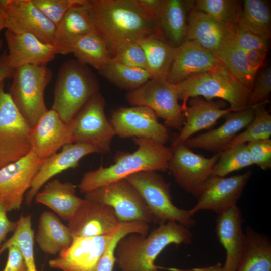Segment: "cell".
<instances>
[{
	"label": "cell",
	"mask_w": 271,
	"mask_h": 271,
	"mask_svg": "<svg viewBox=\"0 0 271 271\" xmlns=\"http://www.w3.org/2000/svg\"><path fill=\"white\" fill-rule=\"evenodd\" d=\"M193 9L224 24L236 25L242 5L240 1L235 0H198L195 1Z\"/></svg>",
	"instance_id": "f35d334b"
},
{
	"label": "cell",
	"mask_w": 271,
	"mask_h": 271,
	"mask_svg": "<svg viewBox=\"0 0 271 271\" xmlns=\"http://www.w3.org/2000/svg\"><path fill=\"white\" fill-rule=\"evenodd\" d=\"M186 3L181 0H163L157 18L162 34L174 47L185 40L188 21Z\"/></svg>",
	"instance_id": "4dcf8cb0"
},
{
	"label": "cell",
	"mask_w": 271,
	"mask_h": 271,
	"mask_svg": "<svg viewBox=\"0 0 271 271\" xmlns=\"http://www.w3.org/2000/svg\"><path fill=\"white\" fill-rule=\"evenodd\" d=\"M13 71L9 64L7 51H4L0 55V85L6 79L12 76Z\"/></svg>",
	"instance_id": "816d5d0a"
},
{
	"label": "cell",
	"mask_w": 271,
	"mask_h": 271,
	"mask_svg": "<svg viewBox=\"0 0 271 271\" xmlns=\"http://www.w3.org/2000/svg\"><path fill=\"white\" fill-rule=\"evenodd\" d=\"M80 0H32L34 5L56 26L66 12Z\"/></svg>",
	"instance_id": "7bdbcfd3"
},
{
	"label": "cell",
	"mask_w": 271,
	"mask_h": 271,
	"mask_svg": "<svg viewBox=\"0 0 271 271\" xmlns=\"http://www.w3.org/2000/svg\"><path fill=\"white\" fill-rule=\"evenodd\" d=\"M89 3L96 31L106 41L112 54L125 42H137L162 33L157 20L142 11L134 0H91Z\"/></svg>",
	"instance_id": "6da1fadb"
},
{
	"label": "cell",
	"mask_w": 271,
	"mask_h": 271,
	"mask_svg": "<svg viewBox=\"0 0 271 271\" xmlns=\"http://www.w3.org/2000/svg\"><path fill=\"white\" fill-rule=\"evenodd\" d=\"M254 106L247 107L226 115L224 123L218 127L191 137L184 143L190 149H199L219 153L253 120Z\"/></svg>",
	"instance_id": "cb8c5ba5"
},
{
	"label": "cell",
	"mask_w": 271,
	"mask_h": 271,
	"mask_svg": "<svg viewBox=\"0 0 271 271\" xmlns=\"http://www.w3.org/2000/svg\"><path fill=\"white\" fill-rule=\"evenodd\" d=\"M138 149L132 153H119L109 167L101 165L85 172L79 185L81 193H86L142 171L168 170L173 151L164 144L144 138H133Z\"/></svg>",
	"instance_id": "3957f363"
},
{
	"label": "cell",
	"mask_w": 271,
	"mask_h": 271,
	"mask_svg": "<svg viewBox=\"0 0 271 271\" xmlns=\"http://www.w3.org/2000/svg\"><path fill=\"white\" fill-rule=\"evenodd\" d=\"M76 189L72 183L56 179L47 182L34 199L36 203L45 205L63 220L69 221L83 201L76 195Z\"/></svg>",
	"instance_id": "83f0119b"
},
{
	"label": "cell",
	"mask_w": 271,
	"mask_h": 271,
	"mask_svg": "<svg viewBox=\"0 0 271 271\" xmlns=\"http://www.w3.org/2000/svg\"><path fill=\"white\" fill-rule=\"evenodd\" d=\"M115 229L101 236L74 237L67 249L59 254L58 257L49 260V266L61 271H96L99 260Z\"/></svg>",
	"instance_id": "ac0fdd59"
},
{
	"label": "cell",
	"mask_w": 271,
	"mask_h": 271,
	"mask_svg": "<svg viewBox=\"0 0 271 271\" xmlns=\"http://www.w3.org/2000/svg\"><path fill=\"white\" fill-rule=\"evenodd\" d=\"M126 99L132 106L150 108L168 127L180 130L183 125L184 116L178 102L176 85L166 78H152L140 87L129 91Z\"/></svg>",
	"instance_id": "ba28073f"
},
{
	"label": "cell",
	"mask_w": 271,
	"mask_h": 271,
	"mask_svg": "<svg viewBox=\"0 0 271 271\" xmlns=\"http://www.w3.org/2000/svg\"><path fill=\"white\" fill-rule=\"evenodd\" d=\"M178 99L182 101V111L188 99L203 97L211 100L217 98L228 102L234 111L248 106L251 92L239 82L225 65L221 64L208 71L193 75L176 85Z\"/></svg>",
	"instance_id": "277c9868"
},
{
	"label": "cell",
	"mask_w": 271,
	"mask_h": 271,
	"mask_svg": "<svg viewBox=\"0 0 271 271\" xmlns=\"http://www.w3.org/2000/svg\"><path fill=\"white\" fill-rule=\"evenodd\" d=\"M252 172L230 177L211 175L204 184L196 204L188 210L193 216L200 211H212L218 214L237 205Z\"/></svg>",
	"instance_id": "4fadbf2b"
},
{
	"label": "cell",
	"mask_w": 271,
	"mask_h": 271,
	"mask_svg": "<svg viewBox=\"0 0 271 271\" xmlns=\"http://www.w3.org/2000/svg\"><path fill=\"white\" fill-rule=\"evenodd\" d=\"M137 42L144 51L147 70L152 77L166 78L176 47L172 45L162 33L147 36Z\"/></svg>",
	"instance_id": "f546056e"
},
{
	"label": "cell",
	"mask_w": 271,
	"mask_h": 271,
	"mask_svg": "<svg viewBox=\"0 0 271 271\" xmlns=\"http://www.w3.org/2000/svg\"><path fill=\"white\" fill-rule=\"evenodd\" d=\"M265 103L253 106L255 114L253 120L245 128V130L239 133L225 149L236 145L270 138L271 115L264 106Z\"/></svg>",
	"instance_id": "74e56055"
},
{
	"label": "cell",
	"mask_w": 271,
	"mask_h": 271,
	"mask_svg": "<svg viewBox=\"0 0 271 271\" xmlns=\"http://www.w3.org/2000/svg\"><path fill=\"white\" fill-rule=\"evenodd\" d=\"M96 31L89 1L80 0L65 14L56 26L53 45L57 54L67 55L79 38Z\"/></svg>",
	"instance_id": "484cf974"
},
{
	"label": "cell",
	"mask_w": 271,
	"mask_h": 271,
	"mask_svg": "<svg viewBox=\"0 0 271 271\" xmlns=\"http://www.w3.org/2000/svg\"><path fill=\"white\" fill-rule=\"evenodd\" d=\"M13 235L2 244L0 255L12 245L18 247L24 259L27 271H38L34 258V235L30 216L22 215Z\"/></svg>",
	"instance_id": "8d00e7d4"
},
{
	"label": "cell",
	"mask_w": 271,
	"mask_h": 271,
	"mask_svg": "<svg viewBox=\"0 0 271 271\" xmlns=\"http://www.w3.org/2000/svg\"><path fill=\"white\" fill-rule=\"evenodd\" d=\"M242 224V213L237 205L218 214L215 231L226 254L222 271H236L243 257L246 236Z\"/></svg>",
	"instance_id": "44dd1931"
},
{
	"label": "cell",
	"mask_w": 271,
	"mask_h": 271,
	"mask_svg": "<svg viewBox=\"0 0 271 271\" xmlns=\"http://www.w3.org/2000/svg\"><path fill=\"white\" fill-rule=\"evenodd\" d=\"M240 28L269 40L271 36V11L265 0H245L237 24Z\"/></svg>",
	"instance_id": "836d02e7"
},
{
	"label": "cell",
	"mask_w": 271,
	"mask_h": 271,
	"mask_svg": "<svg viewBox=\"0 0 271 271\" xmlns=\"http://www.w3.org/2000/svg\"><path fill=\"white\" fill-rule=\"evenodd\" d=\"M6 30L32 34L53 45L56 25L34 5L32 0H6L4 6Z\"/></svg>",
	"instance_id": "2e32d148"
},
{
	"label": "cell",
	"mask_w": 271,
	"mask_h": 271,
	"mask_svg": "<svg viewBox=\"0 0 271 271\" xmlns=\"http://www.w3.org/2000/svg\"><path fill=\"white\" fill-rule=\"evenodd\" d=\"M105 100L99 93L93 96L73 119V143L93 146L102 153L110 151L115 135L104 112Z\"/></svg>",
	"instance_id": "7c38bea8"
},
{
	"label": "cell",
	"mask_w": 271,
	"mask_h": 271,
	"mask_svg": "<svg viewBox=\"0 0 271 271\" xmlns=\"http://www.w3.org/2000/svg\"><path fill=\"white\" fill-rule=\"evenodd\" d=\"M267 52V51L262 49H254L245 52L248 64L256 74L264 65Z\"/></svg>",
	"instance_id": "681fc988"
},
{
	"label": "cell",
	"mask_w": 271,
	"mask_h": 271,
	"mask_svg": "<svg viewBox=\"0 0 271 271\" xmlns=\"http://www.w3.org/2000/svg\"><path fill=\"white\" fill-rule=\"evenodd\" d=\"M73 120L66 123L53 110H48L30 131L31 148L39 158L45 159L64 145L73 143Z\"/></svg>",
	"instance_id": "d6986e66"
},
{
	"label": "cell",
	"mask_w": 271,
	"mask_h": 271,
	"mask_svg": "<svg viewBox=\"0 0 271 271\" xmlns=\"http://www.w3.org/2000/svg\"><path fill=\"white\" fill-rule=\"evenodd\" d=\"M245 250L236 271H271V243L264 234L247 227Z\"/></svg>",
	"instance_id": "d6a6232c"
},
{
	"label": "cell",
	"mask_w": 271,
	"mask_h": 271,
	"mask_svg": "<svg viewBox=\"0 0 271 271\" xmlns=\"http://www.w3.org/2000/svg\"><path fill=\"white\" fill-rule=\"evenodd\" d=\"M70 53H73L80 63L90 65L98 71L112 58L109 45L97 31L89 32L77 39L71 48Z\"/></svg>",
	"instance_id": "1f68e13d"
},
{
	"label": "cell",
	"mask_w": 271,
	"mask_h": 271,
	"mask_svg": "<svg viewBox=\"0 0 271 271\" xmlns=\"http://www.w3.org/2000/svg\"><path fill=\"white\" fill-rule=\"evenodd\" d=\"M12 77L9 94L31 127L48 110L44 96L52 71L46 66L26 65L15 69Z\"/></svg>",
	"instance_id": "8992f818"
},
{
	"label": "cell",
	"mask_w": 271,
	"mask_h": 271,
	"mask_svg": "<svg viewBox=\"0 0 271 271\" xmlns=\"http://www.w3.org/2000/svg\"><path fill=\"white\" fill-rule=\"evenodd\" d=\"M219 154L212 175L225 177L232 172L252 165L246 144L226 149Z\"/></svg>",
	"instance_id": "60d3db41"
},
{
	"label": "cell",
	"mask_w": 271,
	"mask_h": 271,
	"mask_svg": "<svg viewBox=\"0 0 271 271\" xmlns=\"http://www.w3.org/2000/svg\"><path fill=\"white\" fill-rule=\"evenodd\" d=\"M232 112L233 110L225 108L221 101L207 100L199 96L189 98L183 111V125L172 143V147L184 143L195 133L210 128L221 117Z\"/></svg>",
	"instance_id": "d4e9b609"
},
{
	"label": "cell",
	"mask_w": 271,
	"mask_h": 271,
	"mask_svg": "<svg viewBox=\"0 0 271 271\" xmlns=\"http://www.w3.org/2000/svg\"><path fill=\"white\" fill-rule=\"evenodd\" d=\"M95 153L102 152L92 145L72 143L64 145L60 152L44 159L25 195L26 204L32 203L41 187L52 177L68 169L78 167L82 158Z\"/></svg>",
	"instance_id": "7402d4cb"
},
{
	"label": "cell",
	"mask_w": 271,
	"mask_h": 271,
	"mask_svg": "<svg viewBox=\"0 0 271 271\" xmlns=\"http://www.w3.org/2000/svg\"><path fill=\"white\" fill-rule=\"evenodd\" d=\"M94 74L77 60H70L60 67L54 90L52 109L61 120L69 123L91 99L99 93Z\"/></svg>",
	"instance_id": "5b68a950"
},
{
	"label": "cell",
	"mask_w": 271,
	"mask_h": 271,
	"mask_svg": "<svg viewBox=\"0 0 271 271\" xmlns=\"http://www.w3.org/2000/svg\"><path fill=\"white\" fill-rule=\"evenodd\" d=\"M86 193L110 206L120 223L155 222L154 217L142 197L126 179Z\"/></svg>",
	"instance_id": "30bf717a"
},
{
	"label": "cell",
	"mask_w": 271,
	"mask_h": 271,
	"mask_svg": "<svg viewBox=\"0 0 271 271\" xmlns=\"http://www.w3.org/2000/svg\"><path fill=\"white\" fill-rule=\"evenodd\" d=\"M152 271H159V270H158V268H157V269H154V270H152Z\"/></svg>",
	"instance_id": "11a10c76"
},
{
	"label": "cell",
	"mask_w": 271,
	"mask_h": 271,
	"mask_svg": "<svg viewBox=\"0 0 271 271\" xmlns=\"http://www.w3.org/2000/svg\"><path fill=\"white\" fill-rule=\"evenodd\" d=\"M271 92V67L268 66L263 68L255 80L250 93L248 105L253 106L268 102Z\"/></svg>",
	"instance_id": "bcb514c9"
},
{
	"label": "cell",
	"mask_w": 271,
	"mask_h": 271,
	"mask_svg": "<svg viewBox=\"0 0 271 271\" xmlns=\"http://www.w3.org/2000/svg\"><path fill=\"white\" fill-rule=\"evenodd\" d=\"M73 238L69 227L55 214L48 211L41 214L35 240L43 252L60 254L70 246Z\"/></svg>",
	"instance_id": "f1b7e54d"
},
{
	"label": "cell",
	"mask_w": 271,
	"mask_h": 271,
	"mask_svg": "<svg viewBox=\"0 0 271 271\" xmlns=\"http://www.w3.org/2000/svg\"><path fill=\"white\" fill-rule=\"evenodd\" d=\"M234 26L222 23L193 9L188 16L184 41H193L216 54L231 40Z\"/></svg>",
	"instance_id": "4316f807"
},
{
	"label": "cell",
	"mask_w": 271,
	"mask_h": 271,
	"mask_svg": "<svg viewBox=\"0 0 271 271\" xmlns=\"http://www.w3.org/2000/svg\"><path fill=\"white\" fill-rule=\"evenodd\" d=\"M112 58L126 65L147 70L145 53L138 42L127 41L120 44L113 52Z\"/></svg>",
	"instance_id": "b9f144b4"
},
{
	"label": "cell",
	"mask_w": 271,
	"mask_h": 271,
	"mask_svg": "<svg viewBox=\"0 0 271 271\" xmlns=\"http://www.w3.org/2000/svg\"><path fill=\"white\" fill-rule=\"evenodd\" d=\"M149 225L142 221L120 223L114 231L99 260L96 271H113L115 264V249L119 240L125 236L138 233L147 235Z\"/></svg>",
	"instance_id": "ab89813d"
},
{
	"label": "cell",
	"mask_w": 271,
	"mask_h": 271,
	"mask_svg": "<svg viewBox=\"0 0 271 271\" xmlns=\"http://www.w3.org/2000/svg\"><path fill=\"white\" fill-rule=\"evenodd\" d=\"M7 207L0 197V248L5 242L10 232H14L17 225V221H13L8 217Z\"/></svg>",
	"instance_id": "c3c4849f"
},
{
	"label": "cell",
	"mask_w": 271,
	"mask_h": 271,
	"mask_svg": "<svg viewBox=\"0 0 271 271\" xmlns=\"http://www.w3.org/2000/svg\"><path fill=\"white\" fill-rule=\"evenodd\" d=\"M172 149L173 154L168 170L180 187L197 198L204 184L212 175L219 154L206 158L194 153L185 143Z\"/></svg>",
	"instance_id": "8fae6325"
},
{
	"label": "cell",
	"mask_w": 271,
	"mask_h": 271,
	"mask_svg": "<svg viewBox=\"0 0 271 271\" xmlns=\"http://www.w3.org/2000/svg\"><path fill=\"white\" fill-rule=\"evenodd\" d=\"M231 41L245 52L254 49L267 51L269 46V40L254 34L237 25L234 27Z\"/></svg>",
	"instance_id": "ee69618b"
},
{
	"label": "cell",
	"mask_w": 271,
	"mask_h": 271,
	"mask_svg": "<svg viewBox=\"0 0 271 271\" xmlns=\"http://www.w3.org/2000/svg\"><path fill=\"white\" fill-rule=\"evenodd\" d=\"M222 63L214 52L193 41H184L176 47L166 79L176 85L190 76L211 70Z\"/></svg>",
	"instance_id": "ffe728a7"
},
{
	"label": "cell",
	"mask_w": 271,
	"mask_h": 271,
	"mask_svg": "<svg viewBox=\"0 0 271 271\" xmlns=\"http://www.w3.org/2000/svg\"><path fill=\"white\" fill-rule=\"evenodd\" d=\"M44 159L31 151L0 169V197L8 212L19 209Z\"/></svg>",
	"instance_id": "9a60e30c"
},
{
	"label": "cell",
	"mask_w": 271,
	"mask_h": 271,
	"mask_svg": "<svg viewBox=\"0 0 271 271\" xmlns=\"http://www.w3.org/2000/svg\"><path fill=\"white\" fill-rule=\"evenodd\" d=\"M250 160L263 170L271 168V139H261L246 144Z\"/></svg>",
	"instance_id": "f6af8a7d"
},
{
	"label": "cell",
	"mask_w": 271,
	"mask_h": 271,
	"mask_svg": "<svg viewBox=\"0 0 271 271\" xmlns=\"http://www.w3.org/2000/svg\"><path fill=\"white\" fill-rule=\"evenodd\" d=\"M125 179L138 191L151 212L155 223L176 222L188 228L195 225L196 221L188 210L173 204L169 184L156 171H142Z\"/></svg>",
	"instance_id": "52a82bcc"
},
{
	"label": "cell",
	"mask_w": 271,
	"mask_h": 271,
	"mask_svg": "<svg viewBox=\"0 0 271 271\" xmlns=\"http://www.w3.org/2000/svg\"><path fill=\"white\" fill-rule=\"evenodd\" d=\"M7 250L8 258L2 271H27L24 259L18 247L12 245Z\"/></svg>",
	"instance_id": "7dc6e473"
},
{
	"label": "cell",
	"mask_w": 271,
	"mask_h": 271,
	"mask_svg": "<svg viewBox=\"0 0 271 271\" xmlns=\"http://www.w3.org/2000/svg\"><path fill=\"white\" fill-rule=\"evenodd\" d=\"M5 37L9 64L13 70L26 65L46 66L57 54L54 45L30 34L6 30Z\"/></svg>",
	"instance_id": "603a6c76"
},
{
	"label": "cell",
	"mask_w": 271,
	"mask_h": 271,
	"mask_svg": "<svg viewBox=\"0 0 271 271\" xmlns=\"http://www.w3.org/2000/svg\"><path fill=\"white\" fill-rule=\"evenodd\" d=\"M231 74L251 92L256 74L249 67L246 52L229 41L216 53Z\"/></svg>",
	"instance_id": "e575fe53"
},
{
	"label": "cell",
	"mask_w": 271,
	"mask_h": 271,
	"mask_svg": "<svg viewBox=\"0 0 271 271\" xmlns=\"http://www.w3.org/2000/svg\"><path fill=\"white\" fill-rule=\"evenodd\" d=\"M31 127L0 85V169L31 151Z\"/></svg>",
	"instance_id": "9c48e42d"
},
{
	"label": "cell",
	"mask_w": 271,
	"mask_h": 271,
	"mask_svg": "<svg viewBox=\"0 0 271 271\" xmlns=\"http://www.w3.org/2000/svg\"><path fill=\"white\" fill-rule=\"evenodd\" d=\"M99 72L112 84L130 91L140 87L152 78L147 70L126 65L113 58Z\"/></svg>",
	"instance_id": "d590c367"
},
{
	"label": "cell",
	"mask_w": 271,
	"mask_h": 271,
	"mask_svg": "<svg viewBox=\"0 0 271 271\" xmlns=\"http://www.w3.org/2000/svg\"><path fill=\"white\" fill-rule=\"evenodd\" d=\"M134 1L145 13L157 20L163 0H134Z\"/></svg>",
	"instance_id": "f907efd6"
},
{
	"label": "cell",
	"mask_w": 271,
	"mask_h": 271,
	"mask_svg": "<svg viewBox=\"0 0 271 271\" xmlns=\"http://www.w3.org/2000/svg\"><path fill=\"white\" fill-rule=\"evenodd\" d=\"M158 118L149 108L133 106L114 111L110 122L115 134L120 138H144L165 145L169 138V132Z\"/></svg>",
	"instance_id": "5bb4252c"
},
{
	"label": "cell",
	"mask_w": 271,
	"mask_h": 271,
	"mask_svg": "<svg viewBox=\"0 0 271 271\" xmlns=\"http://www.w3.org/2000/svg\"><path fill=\"white\" fill-rule=\"evenodd\" d=\"M189 228L176 222L159 225L146 235L131 233L122 238L115 249V264L120 271H152L155 260L167 246L189 244L193 234Z\"/></svg>",
	"instance_id": "7a4b0ae2"
},
{
	"label": "cell",
	"mask_w": 271,
	"mask_h": 271,
	"mask_svg": "<svg viewBox=\"0 0 271 271\" xmlns=\"http://www.w3.org/2000/svg\"><path fill=\"white\" fill-rule=\"evenodd\" d=\"M223 265L221 263H217L214 265L193 269L194 271H222Z\"/></svg>",
	"instance_id": "db71d44e"
},
{
	"label": "cell",
	"mask_w": 271,
	"mask_h": 271,
	"mask_svg": "<svg viewBox=\"0 0 271 271\" xmlns=\"http://www.w3.org/2000/svg\"><path fill=\"white\" fill-rule=\"evenodd\" d=\"M6 0H0V32L5 29L4 6ZM3 48V41L0 38V51Z\"/></svg>",
	"instance_id": "f5cc1de1"
},
{
	"label": "cell",
	"mask_w": 271,
	"mask_h": 271,
	"mask_svg": "<svg viewBox=\"0 0 271 271\" xmlns=\"http://www.w3.org/2000/svg\"><path fill=\"white\" fill-rule=\"evenodd\" d=\"M120 223L110 206L85 193L68 226L73 238L89 237L111 233Z\"/></svg>",
	"instance_id": "e0dca14e"
}]
</instances>
